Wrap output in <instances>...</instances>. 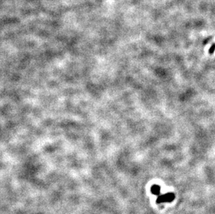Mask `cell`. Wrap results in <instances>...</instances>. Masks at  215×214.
Instances as JSON below:
<instances>
[{"label": "cell", "mask_w": 215, "mask_h": 214, "mask_svg": "<svg viewBox=\"0 0 215 214\" xmlns=\"http://www.w3.org/2000/svg\"><path fill=\"white\" fill-rule=\"evenodd\" d=\"M175 197V194L173 192H168V193L164 194V195H160L158 196L157 199V204H160V203H164V202H171L173 201Z\"/></svg>", "instance_id": "6da1fadb"}, {"label": "cell", "mask_w": 215, "mask_h": 214, "mask_svg": "<svg viewBox=\"0 0 215 214\" xmlns=\"http://www.w3.org/2000/svg\"><path fill=\"white\" fill-rule=\"evenodd\" d=\"M215 51V44H213L211 46V47L209 48V54H213L214 52Z\"/></svg>", "instance_id": "3957f363"}, {"label": "cell", "mask_w": 215, "mask_h": 214, "mask_svg": "<svg viewBox=\"0 0 215 214\" xmlns=\"http://www.w3.org/2000/svg\"><path fill=\"white\" fill-rule=\"evenodd\" d=\"M160 186L157 184H154L151 186V188H150V191H151L153 195H160Z\"/></svg>", "instance_id": "7a4b0ae2"}]
</instances>
